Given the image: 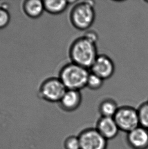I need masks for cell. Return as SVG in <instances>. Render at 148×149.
Returning <instances> with one entry per match:
<instances>
[{
	"mask_svg": "<svg viewBox=\"0 0 148 149\" xmlns=\"http://www.w3.org/2000/svg\"><path fill=\"white\" fill-rule=\"evenodd\" d=\"M119 107L115 101L111 98H107L102 101L98 107V111L102 117L114 118Z\"/></svg>",
	"mask_w": 148,
	"mask_h": 149,
	"instance_id": "cell-11",
	"label": "cell"
},
{
	"mask_svg": "<svg viewBox=\"0 0 148 149\" xmlns=\"http://www.w3.org/2000/svg\"><path fill=\"white\" fill-rule=\"evenodd\" d=\"M10 16L8 12L4 9L0 8V29L3 28L8 24Z\"/></svg>",
	"mask_w": 148,
	"mask_h": 149,
	"instance_id": "cell-17",
	"label": "cell"
},
{
	"mask_svg": "<svg viewBox=\"0 0 148 149\" xmlns=\"http://www.w3.org/2000/svg\"><path fill=\"white\" fill-rule=\"evenodd\" d=\"M82 100V94L80 91L67 90L59 101V104L64 111L72 112L80 107Z\"/></svg>",
	"mask_w": 148,
	"mask_h": 149,
	"instance_id": "cell-10",
	"label": "cell"
},
{
	"mask_svg": "<svg viewBox=\"0 0 148 149\" xmlns=\"http://www.w3.org/2000/svg\"><path fill=\"white\" fill-rule=\"evenodd\" d=\"M65 149H80V144L78 136L72 135L66 137L64 143Z\"/></svg>",
	"mask_w": 148,
	"mask_h": 149,
	"instance_id": "cell-16",
	"label": "cell"
},
{
	"mask_svg": "<svg viewBox=\"0 0 148 149\" xmlns=\"http://www.w3.org/2000/svg\"><path fill=\"white\" fill-rule=\"evenodd\" d=\"M104 80L98 75L90 72L88 76L86 87L91 90H98L102 87Z\"/></svg>",
	"mask_w": 148,
	"mask_h": 149,
	"instance_id": "cell-15",
	"label": "cell"
},
{
	"mask_svg": "<svg viewBox=\"0 0 148 149\" xmlns=\"http://www.w3.org/2000/svg\"><path fill=\"white\" fill-rule=\"evenodd\" d=\"M84 36L88 38L90 40L93 41L94 42L96 43L97 41L98 40V36L96 34V33L94 31H88L84 35Z\"/></svg>",
	"mask_w": 148,
	"mask_h": 149,
	"instance_id": "cell-18",
	"label": "cell"
},
{
	"mask_svg": "<svg viewBox=\"0 0 148 149\" xmlns=\"http://www.w3.org/2000/svg\"><path fill=\"white\" fill-rule=\"evenodd\" d=\"M43 3L44 8L48 12L55 14H59L64 12L69 5L68 1L64 0L44 1Z\"/></svg>",
	"mask_w": 148,
	"mask_h": 149,
	"instance_id": "cell-13",
	"label": "cell"
},
{
	"mask_svg": "<svg viewBox=\"0 0 148 149\" xmlns=\"http://www.w3.org/2000/svg\"><path fill=\"white\" fill-rule=\"evenodd\" d=\"M96 129L107 141L116 137L119 131L114 118L109 117H101L98 119Z\"/></svg>",
	"mask_w": 148,
	"mask_h": 149,
	"instance_id": "cell-9",
	"label": "cell"
},
{
	"mask_svg": "<svg viewBox=\"0 0 148 149\" xmlns=\"http://www.w3.org/2000/svg\"><path fill=\"white\" fill-rule=\"evenodd\" d=\"M96 43L84 35L75 40L69 51L72 63L90 69L98 55Z\"/></svg>",
	"mask_w": 148,
	"mask_h": 149,
	"instance_id": "cell-1",
	"label": "cell"
},
{
	"mask_svg": "<svg viewBox=\"0 0 148 149\" xmlns=\"http://www.w3.org/2000/svg\"><path fill=\"white\" fill-rule=\"evenodd\" d=\"M43 2L39 0L27 1L24 5V9L28 15L36 18L42 14L44 10Z\"/></svg>",
	"mask_w": 148,
	"mask_h": 149,
	"instance_id": "cell-12",
	"label": "cell"
},
{
	"mask_svg": "<svg viewBox=\"0 0 148 149\" xmlns=\"http://www.w3.org/2000/svg\"><path fill=\"white\" fill-rule=\"evenodd\" d=\"M80 149H107V140L96 128H87L78 135Z\"/></svg>",
	"mask_w": 148,
	"mask_h": 149,
	"instance_id": "cell-5",
	"label": "cell"
},
{
	"mask_svg": "<svg viewBox=\"0 0 148 149\" xmlns=\"http://www.w3.org/2000/svg\"><path fill=\"white\" fill-rule=\"evenodd\" d=\"M67 89L60 79L51 78L45 81L41 86L40 94L42 98L50 102H59Z\"/></svg>",
	"mask_w": 148,
	"mask_h": 149,
	"instance_id": "cell-6",
	"label": "cell"
},
{
	"mask_svg": "<svg viewBox=\"0 0 148 149\" xmlns=\"http://www.w3.org/2000/svg\"><path fill=\"white\" fill-rule=\"evenodd\" d=\"M126 140L132 149H148V129L138 126L127 133Z\"/></svg>",
	"mask_w": 148,
	"mask_h": 149,
	"instance_id": "cell-8",
	"label": "cell"
},
{
	"mask_svg": "<svg viewBox=\"0 0 148 149\" xmlns=\"http://www.w3.org/2000/svg\"><path fill=\"white\" fill-rule=\"evenodd\" d=\"M89 73L88 69L72 62L62 68L59 79L67 90L80 91L86 87Z\"/></svg>",
	"mask_w": 148,
	"mask_h": 149,
	"instance_id": "cell-2",
	"label": "cell"
},
{
	"mask_svg": "<svg viewBox=\"0 0 148 149\" xmlns=\"http://www.w3.org/2000/svg\"><path fill=\"white\" fill-rule=\"evenodd\" d=\"M113 118L119 130L127 133L140 126L138 110L130 106L119 107Z\"/></svg>",
	"mask_w": 148,
	"mask_h": 149,
	"instance_id": "cell-4",
	"label": "cell"
},
{
	"mask_svg": "<svg viewBox=\"0 0 148 149\" xmlns=\"http://www.w3.org/2000/svg\"><path fill=\"white\" fill-rule=\"evenodd\" d=\"M137 110L140 125L148 129V100L142 103Z\"/></svg>",
	"mask_w": 148,
	"mask_h": 149,
	"instance_id": "cell-14",
	"label": "cell"
},
{
	"mask_svg": "<svg viewBox=\"0 0 148 149\" xmlns=\"http://www.w3.org/2000/svg\"><path fill=\"white\" fill-rule=\"evenodd\" d=\"M90 72L98 75L104 80L110 79L113 75L115 67L113 61L106 54H98L92 66Z\"/></svg>",
	"mask_w": 148,
	"mask_h": 149,
	"instance_id": "cell-7",
	"label": "cell"
},
{
	"mask_svg": "<svg viewBox=\"0 0 148 149\" xmlns=\"http://www.w3.org/2000/svg\"><path fill=\"white\" fill-rule=\"evenodd\" d=\"M95 18L94 4L92 1H81L71 11L70 20L73 26L80 31L88 30Z\"/></svg>",
	"mask_w": 148,
	"mask_h": 149,
	"instance_id": "cell-3",
	"label": "cell"
}]
</instances>
